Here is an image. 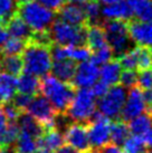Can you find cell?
I'll return each instance as SVG.
<instances>
[{
    "mask_svg": "<svg viewBox=\"0 0 152 153\" xmlns=\"http://www.w3.org/2000/svg\"><path fill=\"white\" fill-rule=\"evenodd\" d=\"M15 153H21V152H17V151H16V152H15Z\"/></svg>",
    "mask_w": 152,
    "mask_h": 153,
    "instance_id": "cell-55",
    "label": "cell"
},
{
    "mask_svg": "<svg viewBox=\"0 0 152 153\" xmlns=\"http://www.w3.org/2000/svg\"><path fill=\"white\" fill-rule=\"evenodd\" d=\"M145 108L147 106H145V102H144L142 89L136 85L133 86L130 88L129 95L125 98L120 120H122L124 122H129L133 117L142 114L145 111Z\"/></svg>",
    "mask_w": 152,
    "mask_h": 153,
    "instance_id": "cell-11",
    "label": "cell"
},
{
    "mask_svg": "<svg viewBox=\"0 0 152 153\" xmlns=\"http://www.w3.org/2000/svg\"><path fill=\"white\" fill-rule=\"evenodd\" d=\"M7 124H8V120L6 117V115L4 114V112L0 107V135L4 133V131L7 128Z\"/></svg>",
    "mask_w": 152,
    "mask_h": 153,
    "instance_id": "cell-46",
    "label": "cell"
},
{
    "mask_svg": "<svg viewBox=\"0 0 152 153\" xmlns=\"http://www.w3.org/2000/svg\"><path fill=\"white\" fill-rule=\"evenodd\" d=\"M136 69L139 72L152 68V49L136 45Z\"/></svg>",
    "mask_w": 152,
    "mask_h": 153,
    "instance_id": "cell-30",
    "label": "cell"
},
{
    "mask_svg": "<svg viewBox=\"0 0 152 153\" xmlns=\"http://www.w3.org/2000/svg\"><path fill=\"white\" fill-rule=\"evenodd\" d=\"M17 92V78L10 74L0 72V105L11 101Z\"/></svg>",
    "mask_w": 152,
    "mask_h": 153,
    "instance_id": "cell-23",
    "label": "cell"
},
{
    "mask_svg": "<svg viewBox=\"0 0 152 153\" xmlns=\"http://www.w3.org/2000/svg\"><path fill=\"white\" fill-rule=\"evenodd\" d=\"M127 29L133 43L152 49V22L130 19L127 22Z\"/></svg>",
    "mask_w": 152,
    "mask_h": 153,
    "instance_id": "cell-13",
    "label": "cell"
},
{
    "mask_svg": "<svg viewBox=\"0 0 152 153\" xmlns=\"http://www.w3.org/2000/svg\"><path fill=\"white\" fill-rule=\"evenodd\" d=\"M133 16L141 22H152V0H142L133 9Z\"/></svg>",
    "mask_w": 152,
    "mask_h": 153,
    "instance_id": "cell-34",
    "label": "cell"
},
{
    "mask_svg": "<svg viewBox=\"0 0 152 153\" xmlns=\"http://www.w3.org/2000/svg\"><path fill=\"white\" fill-rule=\"evenodd\" d=\"M17 124L20 128V131L28 133L35 139L40 137L42 135V133L45 132V128L26 111L20 112V114L17 119Z\"/></svg>",
    "mask_w": 152,
    "mask_h": 153,
    "instance_id": "cell-19",
    "label": "cell"
},
{
    "mask_svg": "<svg viewBox=\"0 0 152 153\" xmlns=\"http://www.w3.org/2000/svg\"><path fill=\"white\" fill-rule=\"evenodd\" d=\"M51 43L62 46L86 45V26H74L55 19L48 29Z\"/></svg>",
    "mask_w": 152,
    "mask_h": 153,
    "instance_id": "cell-4",
    "label": "cell"
},
{
    "mask_svg": "<svg viewBox=\"0 0 152 153\" xmlns=\"http://www.w3.org/2000/svg\"><path fill=\"white\" fill-rule=\"evenodd\" d=\"M129 135H130V130L127 122L120 119L111 122V143L121 146Z\"/></svg>",
    "mask_w": 152,
    "mask_h": 153,
    "instance_id": "cell-26",
    "label": "cell"
},
{
    "mask_svg": "<svg viewBox=\"0 0 152 153\" xmlns=\"http://www.w3.org/2000/svg\"><path fill=\"white\" fill-rule=\"evenodd\" d=\"M96 110L95 96L89 88H80L75 92L65 114L72 122L87 123Z\"/></svg>",
    "mask_w": 152,
    "mask_h": 153,
    "instance_id": "cell-5",
    "label": "cell"
},
{
    "mask_svg": "<svg viewBox=\"0 0 152 153\" xmlns=\"http://www.w3.org/2000/svg\"><path fill=\"white\" fill-rule=\"evenodd\" d=\"M86 128L92 149H102L111 142V120L100 112H94Z\"/></svg>",
    "mask_w": 152,
    "mask_h": 153,
    "instance_id": "cell-8",
    "label": "cell"
},
{
    "mask_svg": "<svg viewBox=\"0 0 152 153\" xmlns=\"http://www.w3.org/2000/svg\"><path fill=\"white\" fill-rule=\"evenodd\" d=\"M17 0H0V22L4 26L17 13Z\"/></svg>",
    "mask_w": 152,
    "mask_h": 153,
    "instance_id": "cell-32",
    "label": "cell"
},
{
    "mask_svg": "<svg viewBox=\"0 0 152 153\" xmlns=\"http://www.w3.org/2000/svg\"><path fill=\"white\" fill-rule=\"evenodd\" d=\"M76 87L53 75H45L40 79V93L51 102L57 113H65L75 95Z\"/></svg>",
    "mask_w": 152,
    "mask_h": 153,
    "instance_id": "cell-1",
    "label": "cell"
},
{
    "mask_svg": "<svg viewBox=\"0 0 152 153\" xmlns=\"http://www.w3.org/2000/svg\"><path fill=\"white\" fill-rule=\"evenodd\" d=\"M144 140L147 142V145L150 150H152V128L148 131V133L144 135Z\"/></svg>",
    "mask_w": 152,
    "mask_h": 153,
    "instance_id": "cell-48",
    "label": "cell"
},
{
    "mask_svg": "<svg viewBox=\"0 0 152 153\" xmlns=\"http://www.w3.org/2000/svg\"><path fill=\"white\" fill-rule=\"evenodd\" d=\"M113 51L111 49V47L109 45H106L104 47H101L96 51H92V55H91V58L89 60L93 62L95 65H103L107 63L109 60L113 59Z\"/></svg>",
    "mask_w": 152,
    "mask_h": 153,
    "instance_id": "cell-35",
    "label": "cell"
},
{
    "mask_svg": "<svg viewBox=\"0 0 152 153\" xmlns=\"http://www.w3.org/2000/svg\"><path fill=\"white\" fill-rule=\"evenodd\" d=\"M26 42L18 38H8L2 47L0 48V54L2 55H21L26 46Z\"/></svg>",
    "mask_w": 152,
    "mask_h": 153,
    "instance_id": "cell-33",
    "label": "cell"
},
{
    "mask_svg": "<svg viewBox=\"0 0 152 153\" xmlns=\"http://www.w3.org/2000/svg\"><path fill=\"white\" fill-rule=\"evenodd\" d=\"M65 1H67L68 4H80V6H82L87 0H65Z\"/></svg>",
    "mask_w": 152,
    "mask_h": 153,
    "instance_id": "cell-52",
    "label": "cell"
},
{
    "mask_svg": "<svg viewBox=\"0 0 152 153\" xmlns=\"http://www.w3.org/2000/svg\"><path fill=\"white\" fill-rule=\"evenodd\" d=\"M148 153H152V150H150V149H149V152Z\"/></svg>",
    "mask_w": 152,
    "mask_h": 153,
    "instance_id": "cell-54",
    "label": "cell"
},
{
    "mask_svg": "<svg viewBox=\"0 0 152 153\" xmlns=\"http://www.w3.org/2000/svg\"><path fill=\"white\" fill-rule=\"evenodd\" d=\"M77 63L71 58H65L62 60H53L51 71L53 76L66 83H72L76 71Z\"/></svg>",
    "mask_w": 152,
    "mask_h": 153,
    "instance_id": "cell-17",
    "label": "cell"
},
{
    "mask_svg": "<svg viewBox=\"0 0 152 153\" xmlns=\"http://www.w3.org/2000/svg\"><path fill=\"white\" fill-rule=\"evenodd\" d=\"M15 149L17 152L21 153H35L38 150L37 139L33 137L26 132L20 131L15 143Z\"/></svg>",
    "mask_w": 152,
    "mask_h": 153,
    "instance_id": "cell-29",
    "label": "cell"
},
{
    "mask_svg": "<svg viewBox=\"0 0 152 153\" xmlns=\"http://www.w3.org/2000/svg\"><path fill=\"white\" fill-rule=\"evenodd\" d=\"M110 86H107L105 83H103L102 81L100 82H95L93 85H92V89H91V92L93 93V95L95 97H102L104 94L107 92V89H109Z\"/></svg>",
    "mask_w": 152,
    "mask_h": 153,
    "instance_id": "cell-43",
    "label": "cell"
},
{
    "mask_svg": "<svg viewBox=\"0 0 152 153\" xmlns=\"http://www.w3.org/2000/svg\"><path fill=\"white\" fill-rule=\"evenodd\" d=\"M136 81L138 74L134 72V69H124L123 72H121L118 84H121L124 88H131L136 85Z\"/></svg>",
    "mask_w": 152,
    "mask_h": 153,
    "instance_id": "cell-38",
    "label": "cell"
},
{
    "mask_svg": "<svg viewBox=\"0 0 152 153\" xmlns=\"http://www.w3.org/2000/svg\"><path fill=\"white\" fill-rule=\"evenodd\" d=\"M0 72H4L17 77L24 72L21 55H2L0 54Z\"/></svg>",
    "mask_w": 152,
    "mask_h": 153,
    "instance_id": "cell-24",
    "label": "cell"
},
{
    "mask_svg": "<svg viewBox=\"0 0 152 153\" xmlns=\"http://www.w3.org/2000/svg\"><path fill=\"white\" fill-rule=\"evenodd\" d=\"M100 151H101V153H125L120 146L113 144L111 142L109 144H106L105 146H103L102 149H100Z\"/></svg>",
    "mask_w": 152,
    "mask_h": 153,
    "instance_id": "cell-44",
    "label": "cell"
},
{
    "mask_svg": "<svg viewBox=\"0 0 152 153\" xmlns=\"http://www.w3.org/2000/svg\"><path fill=\"white\" fill-rule=\"evenodd\" d=\"M123 151L125 153H148L149 148L144 136L129 135L123 142Z\"/></svg>",
    "mask_w": 152,
    "mask_h": 153,
    "instance_id": "cell-27",
    "label": "cell"
},
{
    "mask_svg": "<svg viewBox=\"0 0 152 153\" xmlns=\"http://www.w3.org/2000/svg\"><path fill=\"white\" fill-rule=\"evenodd\" d=\"M125 98H127L125 88L121 84H115L107 89V92L102 97H100V101L96 104L97 110L107 119L118 120L121 116Z\"/></svg>",
    "mask_w": 152,
    "mask_h": 153,
    "instance_id": "cell-7",
    "label": "cell"
},
{
    "mask_svg": "<svg viewBox=\"0 0 152 153\" xmlns=\"http://www.w3.org/2000/svg\"><path fill=\"white\" fill-rule=\"evenodd\" d=\"M38 153H53V151H48V150H39Z\"/></svg>",
    "mask_w": 152,
    "mask_h": 153,
    "instance_id": "cell-53",
    "label": "cell"
},
{
    "mask_svg": "<svg viewBox=\"0 0 152 153\" xmlns=\"http://www.w3.org/2000/svg\"><path fill=\"white\" fill-rule=\"evenodd\" d=\"M9 35L7 33V29L1 22H0V48L2 47V45L4 44V42L8 39Z\"/></svg>",
    "mask_w": 152,
    "mask_h": 153,
    "instance_id": "cell-45",
    "label": "cell"
},
{
    "mask_svg": "<svg viewBox=\"0 0 152 153\" xmlns=\"http://www.w3.org/2000/svg\"><path fill=\"white\" fill-rule=\"evenodd\" d=\"M100 76V69L93 62L85 60L76 66V71L72 79V84L76 88H89Z\"/></svg>",
    "mask_w": 152,
    "mask_h": 153,
    "instance_id": "cell-12",
    "label": "cell"
},
{
    "mask_svg": "<svg viewBox=\"0 0 152 153\" xmlns=\"http://www.w3.org/2000/svg\"><path fill=\"white\" fill-rule=\"evenodd\" d=\"M58 17L60 20L74 26H86V18L83 8L80 4H64L58 11Z\"/></svg>",
    "mask_w": 152,
    "mask_h": 153,
    "instance_id": "cell-16",
    "label": "cell"
},
{
    "mask_svg": "<svg viewBox=\"0 0 152 153\" xmlns=\"http://www.w3.org/2000/svg\"><path fill=\"white\" fill-rule=\"evenodd\" d=\"M17 15L33 31H47L55 20V13L34 0L18 4Z\"/></svg>",
    "mask_w": 152,
    "mask_h": 153,
    "instance_id": "cell-3",
    "label": "cell"
},
{
    "mask_svg": "<svg viewBox=\"0 0 152 153\" xmlns=\"http://www.w3.org/2000/svg\"><path fill=\"white\" fill-rule=\"evenodd\" d=\"M141 1H142V0H127L125 2H127V4H129V7H130L132 10H133V9H134L135 7H136V6H138L140 2H141Z\"/></svg>",
    "mask_w": 152,
    "mask_h": 153,
    "instance_id": "cell-50",
    "label": "cell"
},
{
    "mask_svg": "<svg viewBox=\"0 0 152 153\" xmlns=\"http://www.w3.org/2000/svg\"><path fill=\"white\" fill-rule=\"evenodd\" d=\"M139 73L140 74L138 75V81H136L138 87H140L143 91L152 87V68Z\"/></svg>",
    "mask_w": 152,
    "mask_h": 153,
    "instance_id": "cell-41",
    "label": "cell"
},
{
    "mask_svg": "<svg viewBox=\"0 0 152 153\" xmlns=\"http://www.w3.org/2000/svg\"><path fill=\"white\" fill-rule=\"evenodd\" d=\"M33 96L31 95H28V94H24V93H16L13 95V97L11 98V103H13L15 106L17 107L20 112H24L26 111L27 106L29 105L30 101H31Z\"/></svg>",
    "mask_w": 152,
    "mask_h": 153,
    "instance_id": "cell-39",
    "label": "cell"
},
{
    "mask_svg": "<svg viewBox=\"0 0 152 153\" xmlns=\"http://www.w3.org/2000/svg\"><path fill=\"white\" fill-rule=\"evenodd\" d=\"M83 11L86 18V26L89 25H100L101 22V7L97 0H87L82 4Z\"/></svg>",
    "mask_w": 152,
    "mask_h": 153,
    "instance_id": "cell-28",
    "label": "cell"
},
{
    "mask_svg": "<svg viewBox=\"0 0 152 153\" xmlns=\"http://www.w3.org/2000/svg\"><path fill=\"white\" fill-rule=\"evenodd\" d=\"M44 7L51 9L54 13H57L59 9L65 4V0H35Z\"/></svg>",
    "mask_w": 152,
    "mask_h": 153,
    "instance_id": "cell-42",
    "label": "cell"
},
{
    "mask_svg": "<svg viewBox=\"0 0 152 153\" xmlns=\"http://www.w3.org/2000/svg\"><path fill=\"white\" fill-rule=\"evenodd\" d=\"M4 27H6L7 33H8L10 37L21 39L26 43L29 42V39L31 38V35L34 33L33 30L30 29L29 26L27 25L17 13L7 22V25Z\"/></svg>",
    "mask_w": 152,
    "mask_h": 153,
    "instance_id": "cell-18",
    "label": "cell"
},
{
    "mask_svg": "<svg viewBox=\"0 0 152 153\" xmlns=\"http://www.w3.org/2000/svg\"><path fill=\"white\" fill-rule=\"evenodd\" d=\"M121 72H122V67L118 63V60L111 59L107 63L102 65L98 77L107 86H113L115 84H118Z\"/></svg>",
    "mask_w": 152,
    "mask_h": 153,
    "instance_id": "cell-20",
    "label": "cell"
},
{
    "mask_svg": "<svg viewBox=\"0 0 152 153\" xmlns=\"http://www.w3.org/2000/svg\"><path fill=\"white\" fill-rule=\"evenodd\" d=\"M127 123L130 133L134 135L144 136L150 128H152V116L149 113H142L130 120Z\"/></svg>",
    "mask_w": 152,
    "mask_h": 153,
    "instance_id": "cell-25",
    "label": "cell"
},
{
    "mask_svg": "<svg viewBox=\"0 0 152 153\" xmlns=\"http://www.w3.org/2000/svg\"><path fill=\"white\" fill-rule=\"evenodd\" d=\"M101 16L105 18L106 20L111 19H120L129 22L133 18V10L129 4L124 1H118L115 4H104V7L101 9Z\"/></svg>",
    "mask_w": 152,
    "mask_h": 153,
    "instance_id": "cell-15",
    "label": "cell"
},
{
    "mask_svg": "<svg viewBox=\"0 0 152 153\" xmlns=\"http://www.w3.org/2000/svg\"><path fill=\"white\" fill-rule=\"evenodd\" d=\"M63 144H65L63 132L57 130L55 126L45 128V132L42 133V135L37 139L38 150L56 151Z\"/></svg>",
    "mask_w": 152,
    "mask_h": 153,
    "instance_id": "cell-14",
    "label": "cell"
},
{
    "mask_svg": "<svg viewBox=\"0 0 152 153\" xmlns=\"http://www.w3.org/2000/svg\"><path fill=\"white\" fill-rule=\"evenodd\" d=\"M20 128L17 122H8L7 128L0 135V146H15Z\"/></svg>",
    "mask_w": 152,
    "mask_h": 153,
    "instance_id": "cell-31",
    "label": "cell"
},
{
    "mask_svg": "<svg viewBox=\"0 0 152 153\" xmlns=\"http://www.w3.org/2000/svg\"><path fill=\"white\" fill-rule=\"evenodd\" d=\"M100 4H115V2H118V1H123V0H97Z\"/></svg>",
    "mask_w": 152,
    "mask_h": 153,
    "instance_id": "cell-51",
    "label": "cell"
},
{
    "mask_svg": "<svg viewBox=\"0 0 152 153\" xmlns=\"http://www.w3.org/2000/svg\"><path fill=\"white\" fill-rule=\"evenodd\" d=\"M92 51L86 45L80 46H69V58L75 60L76 63L85 62L91 58Z\"/></svg>",
    "mask_w": 152,
    "mask_h": 153,
    "instance_id": "cell-37",
    "label": "cell"
},
{
    "mask_svg": "<svg viewBox=\"0 0 152 153\" xmlns=\"http://www.w3.org/2000/svg\"><path fill=\"white\" fill-rule=\"evenodd\" d=\"M56 151H57V153H80L77 150H75L74 148H72L71 145L66 144V143L62 145L60 148H58Z\"/></svg>",
    "mask_w": 152,
    "mask_h": 153,
    "instance_id": "cell-47",
    "label": "cell"
},
{
    "mask_svg": "<svg viewBox=\"0 0 152 153\" xmlns=\"http://www.w3.org/2000/svg\"><path fill=\"white\" fill-rule=\"evenodd\" d=\"M65 143L71 145L72 148L77 150L80 153H91L92 146L89 140L86 123L72 122L67 125L64 131Z\"/></svg>",
    "mask_w": 152,
    "mask_h": 153,
    "instance_id": "cell-10",
    "label": "cell"
},
{
    "mask_svg": "<svg viewBox=\"0 0 152 153\" xmlns=\"http://www.w3.org/2000/svg\"><path fill=\"white\" fill-rule=\"evenodd\" d=\"M17 89L19 93L28 94L34 96L40 93V79L39 77L27 72H22L18 75Z\"/></svg>",
    "mask_w": 152,
    "mask_h": 153,
    "instance_id": "cell-21",
    "label": "cell"
},
{
    "mask_svg": "<svg viewBox=\"0 0 152 153\" xmlns=\"http://www.w3.org/2000/svg\"><path fill=\"white\" fill-rule=\"evenodd\" d=\"M15 146H0V153H15Z\"/></svg>",
    "mask_w": 152,
    "mask_h": 153,
    "instance_id": "cell-49",
    "label": "cell"
},
{
    "mask_svg": "<svg viewBox=\"0 0 152 153\" xmlns=\"http://www.w3.org/2000/svg\"><path fill=\"white\" fill-rule=\"evenodd\" d=\"M109 45L106 42L105 33L102 25H89L86 26V46L91 51H94Z\"/></svg>",
    "mask_w": 152,
    "mask_h": 153,
    "instance_id": "cell-22",
    "label": "cell"
},
{
    "mask_svg": "<svg viewBox=\"0 0 152 153\" xmlns=\"http://www.w3.org/2000/svg\"><path fill=\"white\" fill-rule=\"evenodd\" d=\"M0 107H1V110L4 112V114L6 115L8 122H17L18 116L20 114V111L13 105V103H11V101L1 104Z\"/></svg>",
    "mask_w": 152,
    "mask_h": 153,
    "instance_id": "cell-40",
    "label": "cell"
},
{
    "mask_svg": "<svg viewBox=\"0 0 152 153\" xmlns=\"http://www.w3.org/2000/svg\"><path fill=\"white\" fill-rule=\"evenodd\" d=\"M104 29L106 42L113 51V56H121L130 49L131 37L127 29V22L120 19H111L101 22Z\"/></svg>",
    "mask_w": 152,
    "mask_h": 153,
    "instance_id": "cell-6",
    "label": "cell"
},
{
    "mask_svg": "<svg viewBox=\"0 0 152 153\" xmlns=\"http://www.w3.org/2000/svg\"><path fill=\"white\" fill-rule=\"evenodd\" d=\"M26 112L37 120L45 128L54 126V119L57 112L42 94L38 93L33 96Z\"/></svg>",
    "mask_w": 152,
    "mask_h": 153,
    "instance_id": "cell-9",
    "label": "cell"
},
{
    "mask_svg": "<svg viewBox=\"0 0 152 153\" xmlns=\"http://www.w3.org/2000/svg\"><path fill=\"white\" fill-rule=\"evenodd\" d=\"M118 60L123 69H136V47L124 51Z\"/></svg>",
    "mask_w": 152,
    "mask_h": 153,
    "instance_id": "cell-36",
    "label": "cell"
},
{
    "mask_svg": "<svg viewBox=\"0 0 152 153\" xmlns=\"http://www.w3.org/2000/svg\"><path fill=\"white\" fill-rule=\"evenodd\" d=\"M24 71L37 77H42L51 72V59L49 46L27 42L21 53Z\"/></svg>",
    "mask_w": 152,
    "mask_h": 153,
    "instance_id": "cell-2",
    "label": "cell"
}]
</instances>
